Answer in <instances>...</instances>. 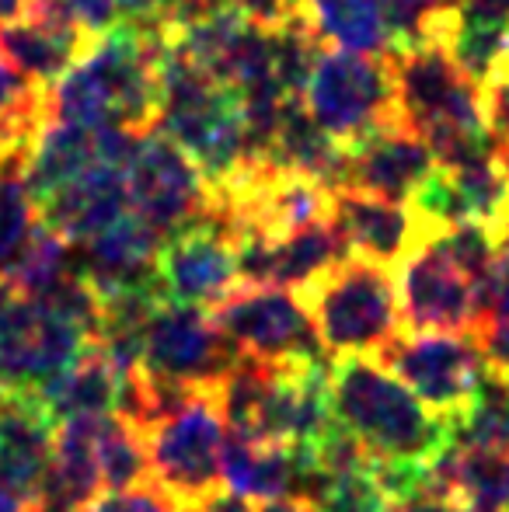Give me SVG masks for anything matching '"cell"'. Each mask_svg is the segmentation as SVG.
<instances>
[{
  "mask_svg": "<svg viewBox=\"0 0 509 512\" xmlns=\"http://www.w3.org/2000/svg\"><path fill=\"white\" fill-rule=\"evenodd\" d=\"M0 126L21 143H32L46 126V88L32 84L0 53Z\"/></svg>",
  "mask_w": 509,
  "mask_h": 512,
  "instance_id": "obj_28",
  "label": "cell"
},
{
  "mask_svg": "<svg viewBox=\"0 0 509 512\" xmlns=\"http://www.w3.org/2000/svg\"><path fill=\"white\" fill-rule=\"evenodd\" d=\"M220 481L252 502L286 499L297 488V460L290 446L255 443L227 429L220 446Z\"/></svg>",
  "mask_w": 509,
  "mask_h": 512,
  "instance_id": "obj_20",
  "label": "cell"
},
{
  "mask_svg": "<svg viewBox=\"0 0 509 512\" xmlns=\"http://www.w3.org/2000/svg\"><path fill=\"white\" fill-rule=\"evenodd\" d=\"M129 213L126 171L95 161L39 203V220L70 244H84Z\"/></svg>",
  "mask_w": 509,
  "mask_h": 512,
  "instance_id": "obj_14",
  "label": "cell"
},
{
  "mask_svg": "<svg viewBox=\"0 0 509 512\" xmlns=\"http://www.w3.org/2000/svg\"><path fill=\"white\" fill-rule=\"evenodd\" d=\"M11 398V394H7V387H4V380H0V405H4V401Z\"/></svg>",
  "mask_w": 509,
  "mask_h": 512,
  "instance_id": "obj_44",
  "label": "cell"
},
{
  "mask_svg": "<svg viewBox=\"0 0 509 512\" xmlns=\"http://www.w3.org/2000/svg\"><path fill=\"white\" fill-rule=\"evenodd\" d=\"M74 269V244L63 241L56 230H49L42 220H35L28 241L21 244L18 258L7 269V283L18 297H42L53 283H60Z\"/></svg>",
  "mask_w": 509,
  "mask_h": 512,
  "instance_id": "obj_24",
  "label": "cell"
},
{
  "mask_svg": "<svg viewBox=\"0 0 509 512\" xmlns=\"http://www.w3.org/2000/svg\"><path fill=\"white\" fill-rule=\"evenodd\" d=\"M95 161V129L70 126V122H46L25 150L28 196L39 206L42 199H49L56 189L74 182Z\"/></svg>",
  "mask_w": 509,
  "mask_h": 512,
  "instance_id": "obj_21",
  "label": "cell"
},
{
  "mask_svg": "<svg viewBox=\"0 0 509 512\" xmlns=\"http://www.w3.org/2000/svg\"><path fill=\"white\" fill-rule=\"evenodd\" d=\"M95 457H98V478H102V485L109 492H126V488L154 481L147 439L123 415H109V422L102 425Z\"/></svg>",
  "mask_w": 509,
  "mask_h": 512,
  "instance_id": "obj_25",
  "label": "cell"
},
{
  "mask_svg": "<svg viewBox=\"0 0 509 512\" xmlns=\"http://www.w3.org/2000/svg\"><path fill=\"white\" fill-rule=\"evenodd\" d=\"M342 255H349L346 241L335 230L332 220L311 223L304 230L272 241L269 255V286H283V290H300L321 272H328Z\"/></svg>",
  "mask_w": 509,
  "mask_h": 512,
  "instance_id": "obj_22",
  "label": "cell"
},
{
  "mask_svg": "<svg viewBox=\"0 0 509 512\" xmlns=\"http://www.w3.org/2000/svg\"><path fill=\"white\" fill-rule=\"evenodd\" d=\"M227 425L210 387H196L175 415L143 432L154 481L178 502L199 499L220 481V446Z\"/></svg>",
  "mask_w": 509,
  "mask_h": 512,
  "instance_id": "obj_5",
  "label": "cell"
},
{
  "mask_svg": "<svg viewBox=\"0 0 509 512\" xmlns=\"http://www.w3.org/2000/svg\"><path fill=\"white\" fill-rule=\"evenodd\" d=\"M265 161H269L272 168L314 178V182H321L332 192L346 185V161H349L346 147L335 143L332 136L311 119V112H307L300 98L286 102L283 119H279V129H276V140H272Z\"/></svg>",
  "mask_w": 509,
  "mask_h": 512,
  "instance_id": "obj_19",
  "label": "cell"
},
{
  "mask_svg": "<svg viewBox=\"0 0 509 512\" xmlns=\"http://www.w3.org/2000/svg\"><path fill=\"white\" fill-rule=\"evenodd\" d=\"M258 512H314V506H311V502H304V499H293V495H286V499L262 502Z\"/></svg>",
  "mask_w": 509,
  "mask_h": 512,
  "instance_id": "obj_39",
  "label": "cell"
},
{
  "mask_svg": "<svg viewBox=\"0 0 509 512\" xmlns=\"http://www.w3.org/2000/svg\"><path fill=\"white\" fill-rule=\"evenodd\" d=\"M468 506H461L457 499H447V495H419V499H408L391 506V512H461Z\"/></svg>",
  "mask_w": 509,
  "mask_h": 512,
  "instance_id": "obj_37",
  "label": "cell"
},
{
  "mask_svg": "<svg viewBox=\"0 0 509 512\" xmlns=\"http://www.w3.org/2000/svg\"><path fill=\"white\" fill-rule=\"evenodd\" d=\"M461 512H471V509H461Z\"/></svg>",
  "mask_w": 509,
  "mask_h": 512,
  "instance_id": "obj_45",
  "label": "cell"
},
{
  "mask_svg": "<svg viewBox=\"0 0 509 512\" xmlns=\"http://www.w3.org/2000/svg\"><path fill=\"white\" fill-rule=\"evenodd\" d=\"M328 391L339 425L367 446L370 457L433 464L447 446L457 443L454 425L433 415L377 359H328Z\"/></svg>",
  "mask_w": 509,
  "mask_h": 512,
  "instance_id": "obj_1",
  "label": "cell"
},
{
  "mask_svg": "<svg viewBox=\"0 0 509 512\" xmlns=\"http://www.w3.org/2000/svg\"><path fill=\"white\" fill-rule=\"evenodd\" d=\"M328 359L374 356L401 324L398 279L391 265L342 255L328 272L297 290Z\"/></svg>",
  "mask_w": 509,
  "mask_h": 512,
  "instance_id": "obj_2",
  "label": "cell"
},
{
  "mask_svg": "<svg viewBox=\"0 0 509 512\" xmlns=\"http://www.w3.org/2000/svg\"><path fill=\"white\" fill-rule=\"evenodd\" d=\"M220 335L245 356L262 359H328L297 290L238 283L210 307Z\"/></svg>",
  "mask_w": 509,
  "mask_h": 512,
  "instance_id": "obj_6",
  "label": "cell"
},
{
  "mask_svg": "<svg viewBox=\"0 0 509 512\" xmlns=\"http://www.w3.org/2000/svg\"><path fill=\"white\" fill-rule=\"evenodd\" d=\"M394 272L405 331H475V283L433 244H419Z\"/></svg>",
  "mask_w": 509,
  "mask_h": 512,
  "instance_id": "obj_11",
  "label": "cell"
},
{
  "mask_svg": "<svg viewBox=\"0 0 509 512\" xmlns=\"http://www.w3.org/2000/svg\"><path fill=\"white\" fill-rule=\"evenodd\" d=\"M154 272L171 304L213 307L224 300L238 279V251L224 220L213 213L196 216L161 237Z\"/></svg>",
  "mask_w": 509,
  "mask_h": 512,
  "instance_id": "obj_9",
  "label": "cell"
},
{
  "mask_svg": "<svg viewBox=\"0 0 509 512\" xmlns=\"http://www.w3.org/2000/svg\"><path fill=\"white\" fill-rule=\"evenodd\" d=\"M123 4V21H136V25H157L164 0H119Z\"/></svg>",
  "mask_w": 509,
  "mask_h": 512,
  "instance_id": "obj_38",
  "label": "cell"
},
{
  "mask_svg": "<svg viewBox=\"0 0 509 512\" xmlns=\"http://www.w3.org/2000/svg\"><path fill=\"white\" fill-rule=\"evenodd\" d=\"M84 512H182V506L157 481H147V485L126 488V492L98 495Z\"/></svg>",
  "mask_w": 509,
  "mask_h": 512,
  "instance_id": "obj_31",
  "label": "cell"
},
{
  "mask_svg": "<svg viewBox=\"0 0 509 512\" xmlns=\"http://www.w3.org/2000/svg\"><path fill=\"white\" fill-rule=\"evenodd\" d=\"M374 359L450 425L468 411L485 377V359L475 335L454 331H394Z\"/></svg>",
  "mask_w": 509,
  "mask_h": 512,
  "instance_id": "obj_4",
  "label": "cell"
},
{
  "mask_svg": "<svg viewBox=\"0 0 509 512\" xmlns=\"http://www.w3.org/2000/svg\"><path fill=\"white\" fill-rule=\"evenodd\" d=\"M454 439L461 446L509 453V380L485 366L468 411L454 422Z\"/></svg>",
  "mask_w": 509,
  "mask_h": 512,
  "instance_id": "obj_26",
  "label": "cell"
},
{
  "mask_svg": "<svg viewBox=\"0 0 509 512\" xmlns=\"http://www.w3.org/2000/svg\"><path fill=\"white\" fill-rule=\"evenodd\" d=\"M56 422L35 394H11L0 405V485L25 499L53 457Z\"/></svg>",
  "mask_w": 509,
  "mask_h": 512,
  "instance_id": "obj_16",
  "label": "cell"
},
{
  "mask_svg": "<svg viewBox=\"0 0 509 512\" xmlns=\"http://www.w3.org/2000/svg\"><path fill=\"white\" fill-rule=\"evenodd\" d=\"M182 512H258V506L252 499H245V495L231 492V488H210L199 499L185 502Z\"/></svg>",
  "mask_w": 509,
  "mask_h": 512,
  "instance_id": "obj_36",
  "label": "cell"
},
{
  "mask_svg": "<svg viewBox=\"0 0 509 512\" xmlns=\"http://www.w3.org/2000/svg\"><path fill=\"white\" fill-rule=\"evenodd\" d=\"M14 150H28V143H21L18 136H11L4 126H0V157H7V154H14Z\"/></svg>",
  "mask_w": 509,
  "mask_h": 512,
  "instance_id": "obj_42",
  "label": "cell"
},
{
  "mask_svg": "<svg viewBox=\"0 0 509 512\" xmlns=\"http://www.w3.org/2000/svg\"><path fill=\"white\" fill-rule=\"evenodd\" d=\"M35 220H39V206L25 185V150H14L0 157V279L18 258Z\"/></svg>",
  "mask_w": 509,
  "mask_h": 512,
  "instance_id": "obj_27",
  "label": "cell"
},
{
  "mask_svg": "<svg viewBox=\"0 0 509 512\" xmlns=\"http://www.w3.org/2000/svg\"><path fill=\"white\" fill-rule=\"evenodd\" d=\"M126 192L133 213L147 220L157 234H171L182 223L206 216L213 206L203 171L161 129H150L136 147L126 168Z\"/></svg>",
  "mask_w": 509,
  "mask_h": 512,
  "instance_id": "obj_7",
  "label": "cell"
},
{
  "mask_svg": "<svg viewBox=\"0 0 509 512\" xmlns=\"http://www.w3.org/2000/svg\"><path fill=\"white\" fill-rule=\"evenodd\" d=\"M227 4L238 14H245L252 25L265 28V32H276V28H283L290 18H307V14L297 11L293 0H227Z\"/></svg>",
  "mask_w": 509,
  "mask_h": 512,
  "instance_id": "obj_32",
  "label": "cell"
},
{
  "mask_svg": "<svg viewBox=\"0 0 509 512\" xmlns=\"http://www.w3.org/2000/svg\"><path fill=\"white\" fill-rule=\"evenodd\" d=\"M332 223L353 255L391 265V269H398L422 244L419 223H415L408 203H394V199L374 196V192L335 189Z\"/></svg>",
  "mask_w": 509,
  "mask_h": 512,
  "instance_id": "obj_12",
  "label": "cell"
},
{
  "mask_svg": "<svg viewBox=\"0 0 509 512\" xmlns=\"http://www.w3.org/2000/svg\"><path fill=\"white\" fill-rule=\"evenodd\" d=\"M314 28L325 46L391 56V35L374 0H314Z\"/></svg>",
  "mask_w": 509,
  "mask_h": 512,
  "instance_id": "obj_23",
  "label": "cell"
},
{
  "mask_svg": "<svg viewBox=\"0 0 509 512\" xmlns=\"http://www.w3.org/2000/svg\"><path fill=\"white\" fill-rule=\"evenodd\" d=\"M346 154L349 161L342 189L374 192V196L394 199V203H405L422 185V178L436 168L429 143L408 126H394L384 129V133L367 136V140L356 143Z\"/></svg>",
  "mask_w": 509,
  "mask_h": 512,
  "instance_id": "obj_13",
  "label": "cell"
},
{
  "mask_svg": "<svg viewBox=\"0 0 509 512\" xmlns=\"http://www.w3.org/2000/svg\"><path fill=\"white\" fill-rule=\"evenodd\" d=\"M478 342V349H482V359L489 370L503 373L509 380V321H489L482 324V328L471 331Z\"/></svg>",
  "mask_w": 509,
  "mask_h": 512,
  "instance_id": "obj_35",
  "label": "cell"
},
{
  "mask_svg": "<svg viewBox=\"0 0 509 512\" xmlns=\"http://www.w3.org/2000/svg\"><path fill=\"white\" fill-rule=\"evenodd\" d=\"M426 244H433L450 265H457V269L471 279V283H478V279L489 272L492 258H496V248H499L496 237L475 220L454 223V227H447L443 234H436L433 241H426Z\"/></svg>",
  "mask_w": 509,
  "mask_h": 512,
  "instance_id": "obj_30",
  "label": "cell"
},
{
  "mask_svg": "<svg viewBox=\"0 0 509 512\" xmlns=\"http://www.w3.org/2000/svg\"><path fill=\"white\" fill-rule=\"evenodd\" d=\"M14 297H18V293H14V286L7 283V279H0V317L7 314V307H11Z\"/></svg>",
  "mask_w": 509,
  "mask_h": 512,
  "instance_id": "obj_43",
  "label": "cell"
},
{
  "mask_svg": "<svg viewBox=\"0 0 509 512\" xmlns=\"http://www.w3.org/2000/svg\"><path fill=\"white\" fill-rule=\"evenodd\" d=\"M482 108L485 126H489L492 140H496V150L509 161V81L482 88Z\"/></svg>",
  "mask_w": 509,
  "mask_h": 512,
  "instance_id": "obj_34",
  "label": "cell"
},
{
  "mask_svg": "<svg viewBox=\"0 0 509 512\" xmlns=\"http://www.w3.org/2000/svg\"><path fill=\"white\" fill-rule=\"evenodd\" d=\"M0 512H25V499L0 485Z\"/></svg>",
  "mask_w": 509,
  "mask_h": 512,
  "instance_id": "obj_41",
  "label": "cell"
},
{
  "mask_svg": "<svg viewBox=\"0 0 509 512\" xmlns=\"http://www.w3.org/2000/svg\"><path fill=\"white\" fill-rule=\"evenodd\" d=\"M506 512H509V509H506Z\"/></svg>",
  "mask_w": 509,
  "mask_h": 512,
  "instance_id": "obj_46",
  "label": "cell"
},
{
  "mask_svg": "<svg viewBox=\"0 0 509 512\" xmlns=\"http://www.w3.org/2000/svg\"><path fill=\"white\" fill-rule=\"evenodd\" d=\"M314 512H391V499L377 485L374 471L356 467L346 474H332L318 485L311 499Z\"/></svg>",
  "mask_w": 509,
  "mask_h": 512,
  "instance_id": "obj_29",
  "label": "cell"
},
{
  "mask_svg": "<svg viewBox=\"0 0 509 512\" xmlns=\"http://www.w3.org/2000/svg\"><path fill=\"white\" fill-rule=\"evenodd\" d=\"M67 4L74 11L77 25L88 35H95V39H102L105 32H112L123 21V4L119 0H67Z\"/></svg>",
  "mask_w": 509,
  "mask_h": 512,
  "instance_id": "obj_33",
  "label": "cell"
},
{
  "mask_svg": "<svg viewBox=\"0 0 509 512\" xmlns=\"http://www.w3.org/2000/svg\"><path fill=\"white\" fill-rule=\"evenodd\" d=\"M161 237L147 220L136 213L119 216L112 227L95 234L91 241L77 244L81 248V262L77 272L95 286V293H109L119 286L140 283V279L154 276V258L161 248Z\"/></svg>",
  "mask_w": 509,
  "mask_h": 512,
  "instance_id": "obj_15",
  "label": "cell"
},
{
  "mask_svg": "<svg viewBox=\"0 0 509 512\" xmlns=\"http://www.w3.org/2000/svg\"><path fill=\"white\" fill-rule=\"evenodd\" d=\"M25 4L28 0H0V25H11L25 14Z\"/></svg>",
  "mask_w": 509,
  "mask_h": 512,
  "instance_id": "obj_40",
  "label": "cell"
},
{
  "mask_svg": "<svg viewBox=\"0 0 509 512\" xmlns=\"http://www.w3.org/2000/svg\"><path fill=\"white\" fill-rule=\"evenodd\" d=\"M95 42V35H88L84 28L39 25L28 18L0 25V53L18 74H25L39 88L60 81L74 63H81L95 49Z\"/></svg>",
  "mask_w": 509,
  "mask_h": 512,
  "instance_id": "obj_17",
  "label": "cell"
},
{
  "mask_svg": "<svg viewBox=\"0 0 509 512\" xmlns=\"http://www.w3.org/2000/svg\"><path fill=\"white\" fill-rule=\"evenodd\" d=\"M238 349L220 335L210 310L192 304H161L143 328L140 366L185 387H213L234 363Z\"/></svg>",
  "mask_w": 509,
  "mask_h": 512,
  "instance_id": "obj_8",
  "label": "cell"
},
{
  "mask_svg": "<svg viewBox=\"0 0 509 512\" xmlns=\"http://www.w3.org/2000/svg\"><path fill=\"white\" fill-rule=\"evenodd\" d=\"M119 391H123V373L102 349V342L91 338L84 352L42 387L35 398L49 411L53 422L70 415H116Z\"/></svg>",
  "mask_w": 509,
  "mask_h": 512,
  "instance_id": "obj_18",
  "label": "cell"
},
{
  "mask_svg": "<svg viewBox=\"0 0 509 512\" xmlns=\"http://www.w3.org/2000/svg\"><path fill=\"white\" fill-rule=\"evenodd\" d=\"M91 338L39 300L14 297L0 317V380L7 394H39L84 352Z\"/></svg>",
  "mask_w": 509,
  "mask_h": 512,
  "instance_id": "obj_10",
  "label": "cell"
},
{
  "mask_svg": "<svg viewBox=\"0 0 509 512\" xmlns=\"http://www.w3.org/2000/svg\"><path fill=\"white\" fill-rule=\"evenodd\" d=\"M304 108L346 150L374 133L405 126L398 91H394L391 56L346 53V49L325 46L304 88Z\"/></svg>",
  "mask_w": 509,
  "mask_h": 512,
  "instance_id": "obj_3",
  "label": "cell"
}]
</instances>
